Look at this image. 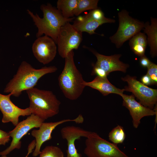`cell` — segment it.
<instances>
[{
	"label": "cell",
	"mask_w": 157,
	"mask_h": 157,
	"mask_svg": "<svg viewBox=\"0 0 157 157\" xmlns=\"http://www.w3.org/2000/svg\"><path fill=\"white\" fill-rule=\"evenodd\" d=\"M40 9L43 14L42 18L40 17L37 14H34L29 10H27L38 28L36 37H39L44 34L52 39L56 44L61 27L67 22L72 21L75 18H65L57 8L50 3L42 5Z\"/></svg>",
	"instance_id": "2"
},
{
	"label": "cell",
	"mask_w": 157,
	"mask_h": 157,
	"mask_svg": "<svg viewBox=\"0 0 157 157\" xmlns=\"http://www.w3.org/2000/svg\"><path fill=\"white\" fill-rule=\"evenodd\" d=\"M88 49L97 58V61L94 65L103 70L108 75L110 72L116 71L126 73L129 67L128 64L120 60L121 54L106 56L101 54L92 49Z\"/></svg>",
	"instance_id": "15"
},
{
	"label": "cell",
	"mask_w": 157,
	"mask_h": 157,
	"mask_svg": "<svg viewBox=\"0 0 157 157\" xmlns=\"http://www.w3.org/2000/svg\"><path fill=\"white\" fill-rule=\"evenodd\" d=\"M150 19L151 24L149 22L144 23L143 30L144 33L147 35L150 53L151 57L154 58L157 56V19L152 17Z\"/></svg>",
	"instance_id": "18"
},
{
	"label": "cell",
	"mask_w": 157,
	"mask_h": 157,
	"mask_svg": "<svg viewBox=\"0 0 157 157\" xmlns=\"http://www.w3.org/2000/svg\"><path fill=\"white\" fill-rule=\"evenodd\" d=\"M135 76L129 75L122 78L127 83L124 91L130 92L144 106L153 110L157 102V90L150 88L137 80Z\"/></svg>",
	"instance_id": "7"
},
{
	"label": "cell",
	"mask_w": 157,
	"mask_h": 157,
	"mask_svg": "<svg viewBox=\"0 0 157 157\" xmlns=\"http://www.w3.org/2000/svg\"><path fill=\"white\" fill-rule=\"evenodd\" d=\"M44 121L38 116L31 114L26 119L19 123L13 130L8 132L12 138V141L8 147L0 152V155L6 156L14 149H20L22 138L32 129L39 128Z\"/></svg>",
	"instance_id": "9"
},
{
	"label": "cell",
	"mask_w": 157,
	"mask_h": 157,
	"mask_svg": "<svg viewBox=\"0 0 157 157\" xmlns=\"http://www.w3.org/2000/svg\"><path fill=\"white\" fill-rule=\"evenodd\" d=\"M147 72L146 74L150 77L151 82V85H157V65L151 62L147 67Z\"/></svg>",
	"instance_id": "24"
},
{
	"label": "cell",
	"mask_w": 157,
	"mask_h": 157,
	"mask_svg": "<svg viewBox=\"0 0 157 157\" xmlns=\"http://www.w3.org/2000/svg\"><path fill=\"white\" fill-rule=\"evenodd\" d=\"M91 75H96L97 76L102 78L106 77L108 76L103 70L94 65L93 66Z\"/></svg>",
	"instance_id": "25"
},
{
	"label": "cell",
	"mask_w": 157,
	"mask_h": 157,
	"mask_svg": "<svg viewBox=\"0 0 157 157\" xmlns=\"http://www.w3.org/2000/svg\"><path fill=\"white\" fill-rule=\"evenodd\" d=\"M9 133L0 129V145H5L10 140Z\"/></svg>",
	"instance_id": "26"
},
{
	"label": "cell",
	"mask_w": 157,
	"mask_h": 157,
	"mask_svg": "<svg viewBox=\"0 0 157 157\" xmlns=\"http://www.w3.org/2000/svg\"><path fill=\"white\" fill-rule=\"evenodd\" d=\"M11 95L12 93L6 95L0 93V110L3 115L2 122H11L16 126L19 123L20 116L30 115L31 113L29 107L23 109L14 104L10 99Z\"/></svg>",
	"instance_id": "13"
},
{
	"label": "cell",
	"mask_w": 157,
	"mask_h": 157,
	"mask_svg": "<svg viewBox=\"0 0 157 157\" xmlns=\"http://www.w3.org/2000/svg\"><path fill=\"white\" fill-rule=\"evenodd\" d=\"M39 155V157H64V153L61 149L53 146L46 147Z\"/></svg>",
	"instance_id": "23"
},
{
	"label": "cell",
	"mask_w": 157,
	"mask_h": 157,
	"mask_svg": "<svg viewBox=\"0 0 157 157\" xmlns=\"http://www.w3.org/2000/svg\"><path fill=\"white\" fill-rule=\"evenodd\" d=\"M139 61L140 65L144 67H147L151 62L145 55L140 57Z\"/></svg>",
	"instance_id": "27"
},
{
	"label": "cell",
	"mask_w": 157,
	"mask_h": 157,
	"mask_svg": "<svg viewBox=\"0 0 157 157\" xmlns=\"http://www.w3.org/2000/svg\"><path fill=\"white\" fill-rule=\"evenodd\" d=\"M31 114L44 120L58 113L60 101L51 91L33 88L26 90Z\"/></svg>",
	"instance_id": "4"
},
{
	"label": "cell",
	"mask_w": 157,
	"mask_h": 157,
	"mask_svg": "<svg viewBox=\"0 0 157 157\" xmlns=\"http://www.w3.org/2000/svg\"><path fill=\"white\" fill-rule=\"evenodd\" d=\"M91 132L74 126H67L62 128L61 130L62 138L67 142V157H82L75 147V141L81 137L87 138Z\"/></svg>",
	"instance_id": "16"
},
{
	"label": "cell",
	"mask_w": 157,
	"mask_h": 157,
	"mask_svg": "<svg viewBox=\"0 0 157 157\" xmlns=\"http://www.w3.org/2000/svg\"><path fill=\"white\" fill-rule=\"evenodd\" d=\"M35 140H34L31 142L29 144L28 148V152L27 154L25 157H28V155L31 154L33 151V150L35 147ZM1 157H8L6 156H1Z\"/></svg>",
	"instance_id": "29"
},
{
	"label": "cell",
	"mask_w": 157,
	"mask_h": 157,
	"mask_svg": "<svg viewBox=\"0 0 157 157\" xmlns=\"http://www.w3.org/2000/svg\"><path fill=\"white\" fill-rule=\"evenodd\" d=\"M99 1L98 0H78L74 12V15L78 16L85 11L98 8Z\"/></svg>",
	"instance_id": "21"
},
{
	"label": "cell",
	"mask_w": 157,
	"mask_h": 157,
	"mask_svg": "<svg viewBox=\"0 0 157 157\" xmlns=\"http://www.w3.org/2000/svg\"><path fill=\"white\" fill-rule=\"evenodd\" d=\"M82 40V33L69 22H67L60 28L57 39L59 55L65 58L70 51L78 48Z\"/></svg>",
	"instance_id": "8"
},
{
	"label": "cell",
	"mask_w": 157,
	"mask_h": 157,
	"mask_svg": "<svg viewBox=\"0 0 157 157\" xmlns=\"http://www.w3.org/2000/svg\"><path fill=\"white\" fill-rule=\"evenodd\" d=\"M57 49L54 40L45 35L38 38L32 47L34 56L39 62L44 65L49 63L54 59Z\"/></svg>",
	"instance_id": "12"
},
{
	"label": "cell",
	"mask_w": 157,
	"mask_h": 157,
	"mask_svg": "<svg viewBox=\"0 0 157 157\" xmlns=\"http://www.w3.org/2000/svg\"><path fill=\"white\" fill-rule=\"evenodd\" d=\"M147 44L146 35L144 33L141 32L129 40V45L130 49L135 55L140 57L145 55Z\"/></svg>",
	"instance_id": "19"
},
{
	"label": "cell",
	"mask_w": 157,
	"mask_h": 157,
	"mask_svg": "<svg viewBox=\"0 0 157 157\" xmlns=\"http://www.w3.org/2000/svg\"><path fill=\"white\" fill-rule=\"evenodd\" d=\"M84 153L88 157H129L117 145L110 143L92 132L86 138Z\"/></svg>",
	"instance_id": "6"
},
{
	"label": "cell",
	"mask_w": 157,
	"mask_h": 157,
	"mask_svg": "<svg viewBox=\"0 0 157 157\" xmlns=\"http://www.w3.org/2000/svg\"><path fill=\"white\" fill-rule=\"evenodd\" d=\"M74 56L72 50L65 58L64 67L58 79L60 88L64 95L72 100L77 99L81 96L85 87V81L75 65Z\"/></svg>",
	"instance_id": "3"
},
{
	"label": "cell",
	"mask_w": 157,
	"mask_h": 157,
	"mask_svg": "<svg viewBox=\"0 0 157 157\" xmlns=\"http://www.w3.org/2000/svg\"><path fill=\"white\" fill-rule=\"evenodd\" d=\"M57 69L54 66L35 69L28 62L23 61L19 67L16 74L6 85L4 92L12 93L13 96L18 97L22 91L34 87L42 76L54 72Z\"/></svg>",
	"instance_id": "1"
},
{
	"label": "cell",
	"mask_w": 157,
	"mask_h": 157,
	"mask_svg": "<svg viewBox=\"0 0 157 157\" xmlns=\"http://www.w3.org/2000/svg\"><path fill=\"white\" fill-rule=\"evenodd\" d=\"M120 96L123 99V106L129 110L132 119L133 126L135 128H138L141 119L143 117L157 114V104L154 109L152 110L137 101L133 94L129 95L123 93Z\"/></svg>",
	"instance_id": "14"
},
{
	"label": "cell",
	"mask_w": 157,
	"mask_h": 157,
	"mask_svg": "<svg viewBox=\"0 0 157 157\" xmlns=\"http://www.w3.org/2000/svg\"><path fill=\"white\" fill-rule=\"evenodd\" d=\"M118 16V28L109 39L116 48H119L125 42L143 30L144 23L130 16L129 12L125 9L119 12Z\"/></svg>",
	"instance_id": "5"
},
{
	"label": "cell",
	"mask_w": 157,
	"mask_h": 157,
	"mask_svg": "<svg viewBox=\"0 0 157 157\" xmlns=\"http://www.w3.org/2000/svg\"><path fill=\"white\" fill-rule=\"evenodd\" d=\"M115 22V19L105 17L102 10L97 8L90 10L88 13L83 16H78L74 20L73 25L82 33L85 32L92 35L98 34L95 31L102 24Z\"/></svg>",
	"instance_id": "10"
},
{
	"label": "cell",
	"mask_w": 157,
	"mask_h": 157,
	"mask_svg": "<svg viewBox=\"0 0 157 157\" xmlns=\"http://www.w3.org/2000/svg\"><path fill=\"white\" fill-rule=\"evenodd\" d=\"M84 121L82 115L80 114L74 119H64L60 121L50 122H43L38 130L34 129L31 131L32 135L35 138V146L33 156L36 157L41 153L40 149L42 144L52 138L51 133L58 125L68 122H74L77 123H82Z\"/></svg>",
	"instance_id": "11"
},
{
	"label": "cell",
	"mask_w": 157,
	"mask_h": 157,
	"mask_svg": "<svg viewBox=\"0 0 157 157\" xmlns=\"http://www.w3.org/2000/svg\"><path fill=\"white\" fill-rule=\"evenodd\" d=\"M141 81L143 84L145 85H151V82L149 77L146 74L143 76L141 78Z\"/></svg>",
	"instance_id": "28"
},
{
	"label": "cell",
	"mask_w": 157,
	"mask_h": 157,
	"mask_svg": "<svg viewBox=\"0 0 157 157\" xmlns=\"http://www.w3.org/2000/svg\"><path fill=\"white\" fill-rule=\"evenodd\" d=\"M78 0H58L57 8L65 18H69L74 16V12Z\"/></svg>",
	"instance_id": "20"
},
{
	"label": "cell",
	"mask_w": 157,
	"mask_h": 157,
	"mask_svg": "<svg viewBox=\"0 0 157 157\" xmlns=\"http://www.w3.org/2000/svg\"><path fill=\"white\" fill-rule=\"evenodd\" d=\"M126 137L123 127L118 125L114 128L109 133V140L113 143L117 144L122 143L124 141Z\"/></svg>",
	"instance_id": "22"
},
{
	"label": "cell",
	"mask_w": 157,
	"mask_h": 157,
	"mask_svg": "<svg viewBox=\"0 0 157 157\" xmlns=\"http://www.w3.org/2000/svg\"><path fill=\"white\" fill-rule=\"evenodd\" d=\"M84 85L93 89L97 90L104 96L113 93L120 95L124 91V89H120L112 84L108 80L107 77H101L96 76L92 81H85Z\"/></svg>",
	"instance_id": "17"
}]
</instances>
